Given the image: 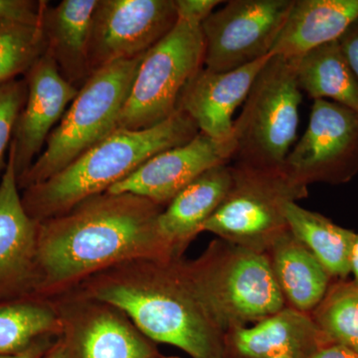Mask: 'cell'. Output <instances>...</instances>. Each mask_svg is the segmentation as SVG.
Listing matches in <instances>:
<instances>
[{
  "mask_svg": "<svg viewBox=\"0 0 358 358\" xmlns=\"http://www.w3.org/2000/svg\"><path fill=\"white\" fill-rule=\"evenodd\" d=\"M331 341L310 313L285 307L224 336V358H310Z\"/></svg>",
  "mask_w": 358,
  "mask_h": 358,
  "instance_id": "2e32d148",
  "label": "cell"
},
{
  "mask_svg": "<svg viewBox=\"0 0 358 358\" xmlns=\"http://www.w3.org/2000/svg\"><path fill=\"white\" fill-rule=\"evenodd\" d=\"M284 167L307 186L350 182L358 173L357 113L331 101H313L308 128Z\"/></svg>",
  "mask_w": 358,
  "mask_h": 358,
  "instance_id": "30bf717a",
  "label": "cell"
},
{
  "mask_svg": "<svg viewBox=\"0 0 358 358\" xmlns=\"http://www.w3.org/2000/svg\"><path fill=\"white\" fill-rule=\"evenodd\" d=\"M47 358H67L64 348H59L56 352H52Z\"/></svg>",
  "mask_w": 358,
  "mask_h": 358,
  "instance_id": "836d02e7",
  "label": "cell"
},
{
  "mask_svg": "<svg viewBox=\"0 0 358 358\" xmlns=\"http://www.w3.org/2000/svg\"><path fill=\"white\" fill-rule=\"evenodd\" d=\"M26 98L27 83L24 77L0 86V173L6 171L14 129Z\"/></svg>",
  "mask_w": 358,
  "mask_h": 358,
  "instance_id": "4316f807",
  "label": "cell"
},
{
  "mask_svg": "<svg viewBox=\"0 0 358 358\" xmlns=\"http://www.w3.org/2000/svg\"><path fill=\"white\" fill-rule=\"evenodd\" d=\"M271 267L287 307L312 313L334 280L289 229L268 250Z\"/></svg>",
  "mask_w": 358,
  "mask_h": 358,
  "instance_id": "ffe728a7",
  "label": "cell"
},
{
  "mask_svg": "<svg viewBox=\"0 0 358 358\" xmlns=\"http://www.w3.org/2000/svg\"><path fill=\"white\" fill-rule=\"evenodd\" d=\"M20 190L10 147L0 178V303L22 296L37 273L38 222L25 210Z\"/></svg>",
  "mask_w": 358,
  "mask_h": 358,
  "instance_id": "5bb4252c",
  "label": "cell"
},
{
  "mask_svg": "<svg viewBox=\"0 0 358 358\" xmlns=\"http://www.w3.org/2000/svg\"><path fill=\"white\" fill-rule=\"evenodd\" d=\"M178 21L174 0H99L90 35V73L143 55Z\"/></svg>",
  "mask_w": 358,
  "mask_h": 358,
  "instance_id": "8fae6325",
  "label": "cell"
},
{
  "mask_svg": "<svg viewBox=\"0 0 358 358\" xmlns=\"http://www.w3.org/2000/svg\"><path fill=\"white\" fill-rule=\"evenodd\" d=\"M99 0H63L48 3L42 29L47 51L66 81L80 89L91 76L88 48L92 22Z\"/></svg>",
  "mask_w": 358,
  "mask_h": 358,
  "instance_id": "ac0fdd59",
  "label": "cell"
},
{
  "mask_svg": "<svg viewBox=\"0 0 358 358\" xmlns=\"http://www.w3.org/2000/svg\"><path fill=\"white\" fill-rule=\"evenodd\" d=\"M232 182L222 203L202 227L219 239L267 253L289 229L285 209L306 199L308 186L285 167H260L234 162Z\"/></svg>",
  "mask_w": 358,
  "mask_h": 358,
  "instance_id": "8992f818",
  "label": "cell"
},
{
  "mask_svg": "<svg viewBox=\"0 0 358 358\" xmlns=\"http://www.w3.org/2000/svg\"><path fill=\"white\" fill-rule=\"evenodd\" d=\"M292 60L299 88L308 98L331 101L358 114V80L338 40Z\"/></svg>",
  "mask_w": 358,
  "mask_h": 358,
  "instance_id": "44dd1931",
  "label": "cell"
},
{
  "mask_svg": "<svg viewBox=\"0 0 358 358\" xmlns=\"http://www.w3.org/2000/svg\"><path fill=\"white\" fill-rule=\"evenodd\" d=\"M272 55L227 72L202 68L192 78L178 103V110L189 115L200 133L216 140L234 134L233 115L245 103L257 76Z\"/></svg>",
  "mask_w": 358,
  "mask_h": 358,
  "instance_id": "9a60e30c",
  "label": "cell"
},
{
  "mask_svg": "<svg viewBox=\"0 0 358 358\" xmlns=\"http://www.w3.org/2000/svg\"><path fill=\"white\" fill-rule=\"evenodd\" d=\"M313 319L331 343L358 355V286L352 280L331 282Z\"/></svg>",
  "mask_w": 358,
  "mask_h": 358,
  "instance_id": "603a6c76",
  "label": "cell"
},
{
  "mask_svg": "<svg viewBox=\"0 0 358 358\" xmlns=\"http://www.w3.org/2000/svg\"><path fill=\"white\" fill-rule=\"evenodd\" d=\"M160 205L131 194L96 195L56 218L38 222L36 268L64 282L133 256L174 260L160 235Z\"/></svg>",
  "mask_w": 358,
  "mask_h": 358,
  "instance_id": "6da1fadb",
  "label": "cell"
},
{
  "mask_svg": "<svg viewBox=\"0 0 358 358\" xmlns=\"http://www.w3.org/2000/svg\"><path fill=\"white\" fill-rule=\"evenodd\" d=\"M46 51L42 27L0 23V86L25 76Z\"/></svg>",
  "mask_w": 358,
  "mask_h": 358,
  "instance_id": "484cf974",
  "label": "cell"
},
{
  "mask_svg": "<svg viewBox=\"0 0 358 358\" xmlns=\"http://www.w3.org/2000/svg\"><path fill=\"white\" fill-rule=\"evenodd\" d=\"M199 134L192 117L181 110L152 128L115 129L58 173L25 188L21 195L25 210L37 222L62 215L107 192L150 157L185 145Z\"/></svg>",
  "mask_w": 358,
  "mask_h": 358,
  "instance_id": "7a4b0ae2",
  "label": "cell"
},
{
  "mask_svg": "<svg viewBox=\"0 0 358 358\" xmlns=\"http://www.w3.org/2000/svg\"><path fill=\"white\" fill-rule=\"evenodd\" d=\"M178 20L200 25L213 13L219 0H174Z\"/></svg>",
  "mask_w": 358,
  "mask_h": 358,
  "instance_id": "f1b7e54d",
  "label": "cell"
},
{
  "mask_svg": "<svg viewBox=\"0 0 358 358\" xmlns=\"http://www.w3.org/2000/svg\"><path fill=\"white\" fill-rule=\"evenodd\" d=\"M292 234L317 258L334 281L350 275V251L357 233L334 223L326 216L308 210L296 202L285 209Z\"/></svg>",
  "mask_w": 358,
  "mask_h": 358,
  "instance_id": "7402d4cb",
  "label": "cell"
},
{
  "mask_svg": "<svg viewBox=\"0 0 358 358\" xmlns=\"http://www.w3.org/2000/svg\"><path fill=\"white\" fill-rule=\"evenodd\" d=\"M48 3L43 0H0V23L42 27L44 10Z\"/></svg>",
  "mask_w": 358,
  "mask_h": 358,
  "instance_id": "83f0119b",
  "label": "cell"
},
{
  "mask_svg": "<svg viewBox=\"0 0 358 358\" xmlns=\"http://www.w3.org/2000/svg\"><path fill=\"white\" fill-rule=\"evenodd\" d=\"M358 18V0H294L271 55L296 59L336 41Z\"/></svg>",
  "mask_w": 358,
  "mask_h": 358,
  "instance_id": "e0dca14e",
  "label": "cell"
},
{
  "mask_svg": "<svg viewBox=\"0 0 358 358\" xmlns=\"http://www.w3.org/2000/svg\"><path fill=\"white\" fill-rule=\"evenodd\" d=\"M143 56L112 63L88 78L47 138L41 154L17 179L20 189L50 178L117 129Z\"/></svg>",
  "mask_w": 358,
  "mask_h": 358,
  "instance_id": "5b68a950",
  "label": "cell"
},
{
  "mask_svg": "<svg viewBox=\"0 0 358 358\" xmlns=\"http://www.w3.org/2000/svg\"><path fill=\"white\" fill-rule=\"evenodd\" d=\"M53 313L31 301L0 303V355L24 350L54 326Z\"/></svg>",
  "mask_w": 358,
  "mask_h": 358,
  "instance_id": "d4e9b609",
  "label": "cell"
},
{
  "mask_svg": "<svg viewBox=\"0 0 358 358\" xmlns=\"http://www.w3.org/2000/svg\"><path fill=\"white\" fill-rule=\"evenodd\" d=\"M232 174L229 164L205 171L183 188L157 219L160 235L174 256L193 237L202 232L204 223L217 210L229 192Z\"/></svg>",
  "mask_w": 358,
  "mask_h": 358,
  "instance_id": "d6986e66",
  "label": "cell"
},
{
  "mask_svg": "<svg viewBox=\"0 0 358 358\" xmlns=\"http://www.w3.org/2000/svg\"><path fill=\"white\" fill-rule=\"evenodd\" d=\"M27 98L18 115L11 148L17 179L31 167L79 89L66 81L48 51L24 76Z\"/></svg>",
  "mask_w": 358,
  "mask_h": 358,
  "instance_id": "4fadbf2b",
  "label": "cell"
},
{
  "mask_svg": "<svg viewBox=\"0 0 358 358\" xmlns=\"http://www.w3.org/2000/svg\"><path fill=\"white\" fill-rule=\"evenodd\" d=\"M341 49L358 80V18L348 26L338 38Z\"/></svg>",
  "mask_w": 358,
  "mask_h": 358,
  "instance_id": "f546056e",
  "label": "cell"
},
{
  "mask_svg": "<svg viewBox=\"0 0 358 358\" xmlns=\"http://www.w3.org/2000/svg\"><path fill=\"white\" fill-rule=\"evenodd\" d=\"M236 148L234 134L225 140H216L199 131L185 145L150 157L106 192L136 195L160 206L169 204L205 171L230 164Z\"/></svg>",
  "mask_w": 358,
  "mask_h": 358,
  "instance_id": "7c38bea8",
  "label": "cell"
},
{
  "mask_svg": "<svg viewBox=\"0 0 358 358\" xmlns=\"http://www.w3.org/2000/svg\"><path fill=\"white\" fill-rule=\"evenodd\" d=\"M80 355L81 358H157L147 341L110 315L96 317L85 329Z\"/></svg>",
  "mask_w": 358,
  "mask_h": 358,
  "instance_id": "cb8c5ba5",
  "label": "cell"
},
{
  "mask_svg": "<svg viewBox=\"0 0 358 358\" xmlns=\"http://www.w3.org/2000/svg\"><path fill=\"white\" fill-rule=\"evenodd\" d=\"M181 267L224 334L286 307L267 253L217 238L199 260Z\"/></svg>",
  "mask_w": 358,
  "mask_h": 358,
  "instance_id": "277c9868",
  "label": "cell"
},
{
  "mask_svg": "<svg viewBox=\"0 0 358 358\" xmlns=\"http://www.w3.org/2000/svg\"><path fill=\"white\" fill-rule=\"evenodd\" d=\"M350 275H352V282L358 286V234L353 240L352 251H350Z\"/></svg>",
  "mask_w": 358,
  "mask_h": 358,
  "instance_id": "d6a6232c",
  "label": "cell"
},
{
  "mask_svg": "<svg viewBox=\"0 0 358 358\" xmlns=\"http://www.w3.org/2000/svg\"><path fill=\"white\" fill-rule=\"evenodd\" d=\"M294 0H232L201 24L204 65L227 72L271 55Z\"/></svg>",
  "mask_w": 358,
  "mask_h": 358,
  "instance_id": "9c48e42d",
  "label": "cell"
},
{
  "mask_svg": "<svg viewBox=\"0 0 358 358\" xmlns=\"http://www.w3.org/2000/svg\"><path fill=\"white\" fill-rule=\"evenodd\" d=\"M201 26L178 20L145 54L117 122V129L141 131L166 121L178 110L186 85L203 68Z\"/></svg>",
  "mask_w": 358,
  "mask_h": 358,
  "instance_id": "ba28073f",
  "label": "cell"
},
{
  "mask_svg": "<svg viewBox=\"0 0 358 358\" xmlns=\"http://www.w3.org/2000/svg\"><path fill=\"white\" fill-rule=\"evenodd\" d=\"M301 91L294 61L273 56L257 76L234 121L235 162L282 167L296 141Z\"/></svg>",
  "mask_w": 358,
  "mask_h": 358,
  "instance_id": "52a82bcc",
  "label": "cell"
},
{
  "mask_svg": "<svg viewBox=\"0 0 358 358\" xmlns=\"http://www.w3.org/2000/svg\"><path fill=\"white\" fill-rule=\"evenodd\" d=\"M42 350H43V345L35 341L31 345L20 352L0 355V358H38Z\"/></svg>",
  "mask_w": 358,
  "mask_h": 358,
  "instance_id": "1f68e13d",
  "label": "cell"
},
{
  "mask_svg": "<svg viewBox=\"0 0 358 358\" xmlns=\"http://www.w3.org/2000/svg\"><path fill=\"white\" fill-rule=\"evenodd\" d=\"M98 299L120 308L148 338L176 346L192 358H224V334L176 259L157 262L136 285H112Z\"/></svg>",
  "mask_w": 358,
  "mask_h": 358,
  "instance_id": "3957f363",
  "label": "cell"
},
{
  "mask_svg": "<svg viewBox=\"0 0 358 358\" xmlns=\"http://www.w3.org/2000/svg\"><path fill=\"white\" fill-rule=\"evenodd\" d=\"M310 358H358V355L338 343H329Z\"/></svg>",
  "mask_w": 358,
  "mask_h": 358,
  "instance_id": "4dcf8cb0",
  "label": "cell"
},
{
  "mask_svg": "<svg viewBox=\"0 0 358 358\" xmlns=\"http://www.w3.org/2000/svg\"><path fill=\"white\" fill-rule=\"evenodd\" d=\"M169 358H176V357H169Z\"/></svg>",
  "mask_w": 358,
  "mask_h": 358,
  "instance_id": "e575fe53",
  "label": "cell"
}]
</instances>
